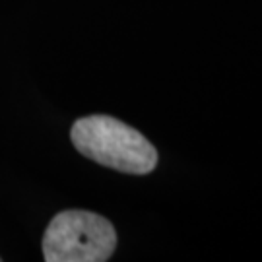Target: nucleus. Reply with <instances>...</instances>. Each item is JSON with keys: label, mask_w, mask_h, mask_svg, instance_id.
<instances>
[{"label": "nucleus", "mask_w": 262, "mask_h": 262, "mask_svg": "<svg viewBox=\"0 0 262 262\" xmlns=\"http://www.w3.org/2000/svg\"><path fill=\"white\" fill-rule=\"evenodd\" d=\"M117 247L113 224L88 210H66L56 214L43 237L47 262H103Z\"/></svg>", "instance_id": "nucleus-2"}, {"label": "nucleus", "mask_w": 262, "mask_h": 262, "mask_svg": "<svg viewBox=\"0 0 262 262\" xmlns=\"http://www.w3.org/2000/svg\"><path fill=\"white\" fill-rule=\"evenodd\" d=\"M74 148L99 165L128 175H148L158 165V151L136 128L107 115L78 119L70 130Z\"/></svg>", "instance_id": "nucleus-1"}]
</instances>
